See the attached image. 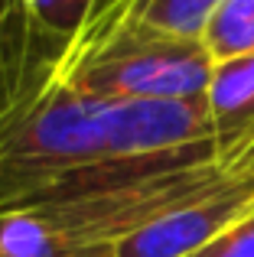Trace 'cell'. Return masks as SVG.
<instances>
[{"label":"cell","mask_w":254,"mask_h":257,"mask_svg":"<svg viewBox=\"0 0 254 257\" xmlns=\"http://www.w3.org/2000/svg\"><path fill=\"white\" fill-rule=\"evenodd\" d=\"M72 78V46L52 36L26 0H0V120Z\"/></svg>","instance_id":"obj_4"},{"label":"cell","mask_w":254,"mask_h":257,"mask_svg":"<svg viewBox=\"0 0 254 257\" xmlns=\"http://www.w3.org/2000/svg\"><path fill=\"white\" fill-rule=\"evenodd\" d=\"M0 257H117V244H88L23 212L0 221Z\"/></svg>","instance_id":"obj_6"},{"label":"cell","mask_w":254,"mask_h":257,"mask_svg":"<svg viewBox=\"0 0 254 257\" xmlns=\"http://www.w3.org/2000/svg\"><path fill=\"white\" fill-rule=\"evenodd\" d=\"M131 4H134V0H98V4H95V13H91V20H88V26H85L82 39H78V49H75V62H72V72H75V65L82 62V59L88 56V52L95 49V46L101 43V39L108 36V33L114 30L117 23H121Z\"/></svg>","instance_id":"obj_11"},{"label":"cell","mask_w":254,"mask_h":257,"mask_svg":"<svg viewBox=\"0 0 254 257\" xmlns=\"http://www.w3.org/2000/svg\"><path fill=\"white\" fill-rule=\"evenodd\" d=\"M225 173V160L209 157L196 163L166 170L150 179L131 182L114 192H101L91 199H78L69 205H52V208H36V218H43L49 228L69 234V238L88 241V244H121L124 238L137 234L140 228L166 218L170 212L183 208L192 202L199 192L215 186Z\"/></svg>","instance_id":"obj_3"},{"label":"cell","mask_w":254,"mask_h":257,"mask_svg":"<svg viewBox=\"0 0 254 257\" xmlns=\"http://www.w3.org/2000/svg\"><path fill=\"white\" fill-rule=\"evenodd\" d=\"M212 72L202 39L127 20L75 65L72 82L108 101H196L209 94Z\"/></svg>","instance_id":"obj_2"},{"label":"cell","mask_w":254,"mask_h":257,"mask_svg":"<svg viewBox=\"0 0 254 257\" xmlns=\"http://www.w3.org/2000/svg\"><path fill=\"white\" fill-rule=\"evenodd\" d=\"M212 137L209 101H108L75 82L0 120V221L36 212L75 173L114 157H160Z\"/></svg>","instance_id":"obj_1"},{"label":"cell","mask_w":254,"mask_h":257,"mask_svg":"<svg viewBox=\"0 0 254 257\" xmlns=\"http://www.w3.org/2000/svg\"><path fill=\"white\" fill-rule=\"evenodd\" d=\"M33 17L52 33V36L65 39L72 46V62H75V49L82 39L85 26H88L91 13H95L98 0H26Z\"/></svg>","instance_id":"obj_9"},{"label":"cell","mask_w":254,"mask_h":257,"mask_svg":"<svg viewBox=\"0 0 254 257\" xmlns=\"http://www.w3.org/2000/svg\"><path fill=\"white\" fill-rule=\"evenodd\" d=\"M215 62L254 56V0H222L202 33Z\"/></svg>","instance_id":"obj_8"},{"label":"cell","mask_w":254,"mask_h":257,"mask_svg":"<svg viewBox=\"0 0 254 257\" xmlns=\"http://www.w3.org/2000/svg\"><path fill=\"white\" fill-rule=\"evenodd\" d=\"M209 117L215 153L238 147L254 134V56H238L215 62L209 85Z\"/></svg>","instance_id":"obj_5"},{"label":"cell","mask_w":254,"mask_h":257,"mask_svg":"<svg viewBox=\"0 0 254 257\" xmlns=\"http://www.w3.org/2000/svg\"><path fill=\"white\" fill-rule=\"evenodd\" d=\"M189 257H254V205L215 241H209Z\"/></svg>","instance_id":"obj_10"},{"label":"cell","mask_w":254,"mask_h":257,"mask_svg":"<svg viewBox=\"0 0 254 257\" xmlns=\"http://www.w3.org/2000/svg\"><path fill=\"white\" fill-rule=\"evenodd\" d=\"M218 4H222V0H134V4L127 7L121 23H127V20H140V23H147V26L176 33V36L202 39V33H205V26H209L212 13L218 10Z\"/></svg>","instance_id":"obj_7"}]
</instances>
